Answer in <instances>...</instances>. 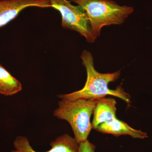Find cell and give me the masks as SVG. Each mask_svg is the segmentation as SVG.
<instances>
[{
    "label": "cell",
    "mask_w": 152,
    "mask_h": 152,
    "mask_svg": "<svg viewBox=\"0 0 152 152\" xmlns=\"http://www.w3.org/2000/svg\"><path fill=\"white\" fill-rule=\"evenodd\" d=\"M81 58L87 72V80L84 87L71 94L58 95V97L69 100L78 99H98L110 95L121 99L128 104L131 103L130 96L125 92L121 86H119L115 90L110 89L108 87L110 83L116 81L119 78L120 71L113 73L99 72L95 69L92 55L86 50L82 53Z\"/></svg>",
    "instance_id": "cell-1"
},
{
    "label": "cell",
    "mask_w": 152,
    "mask_h": 152,
    "mask_svg": "<svg viewBox=\"0 0 152 152\" xmlns=\"http://www.w3.org/2000/svg\"><path fill=\"white\" fill-rule=\"evenodd\" d=\"M80 6L89 21L92 34L96 39L105 26L122 24L133 12L132 7L119 5L111 0H71Z\"/></svg>",
    "instance_id": "cell-2"
},
{
    "label": "cell",
    "mask_w": 152,
    "mask_h": 152,
    "mask_svg": "<svg viewBox=\"0 0 152 152\" xmlns=\"http://www.w3.org/2000/svg\"><path fill=\"white\" fill-rule=\"evenodd\" d=\"M96 103L97 99H61L58 103V108L54 111L53 115L69 124L74 138L80 143L88 140L93 129L91 118Z\"/></svg>",
    "instance_id": "cell-3"
},
{
    "label": "cell",
    "mask_w": 152,
    "mask_h": 152,
    "mask_svg": "<svg viewBox=\"0 0 152 152\" xmlns=\"http://www.w3.org/2000/svg\"><path fill=\"white\" fill-rule=\"evenodd\" d=\"M50 2L51 7L61 14L63 28L77 32L88 42H94L96 39L92 34L88 18L82 7L74 6L67 0H50Z\"/></svg>",
    "instance_id": "cell-4"
},
{
    "label": "cell",
    "mask_w": 152,
    "mask_h": 152,
    "mask_svg": "<svg viewBox=\"0 0 152 152\" xmlns=\"http://www.w3.org/2000/svg\"><path fill=\"white\" fill-rule=\"evenodd\" d=\"M29 7H51L50 0H1L0 28L15 18L21 11Z\"/></svg>",
    "instance_id": "cell-5"
},
{
    "label": "cell",
    "mask_w": 152,
    "mask_h": 152,
    "mask_svg": "<svg viewBox=\"0 0 152 152\" xmlns=\"http://www.w3.org/2000/svg\"><path fill=\"white\" fill-rule=\"evenodd\" d=\"M15 150L18 152H38L33 148L26 137L19 136L13 142ZM51 148L45 152H78L79 143L75 138L68 134L58 137L50 143Z\"/></svg>",
    "instance_id": "cell-6"
},
{
    "label": "cell",
    "mask_w": 152,
    "mask_h": 152,
    "mask_svg": "<svg viewBox=\"0 0 152 152\" xmlns=\"http://www.w3.org/2000/svg\"><path fill=\"white\" fill-rule=\"evenodd\" d=\"M95 130L99 132L110 134L115 137L129 135L133 138L140 139L148 137L147 133L133 129L117 118L101 124Z\"/></svg>",
    "instance_id": "cell-7"
},
{
    "label": "cell",
    "mask_w": 152,
    "mask_h": 152,
    "mask_svg": "<svg viewBox=\"0 0 152 152\" xmlns=\"http://www.w3.org/2000/svg\"><path fill=\"white\" fill-rule=\"evenodd\" d=\"M116 101L111 98H100L97 99L94 110L92 125L96 129L101 124L116 118Z\"/></svg>",
    "instance_id": "cell-8"
},
{
    "label": "cell",
    "mask_w": 152,
    "mask_h": 152,
    "mask_svg": "<svg viewBox=\"0 0 152 152\" xmlns=\"http://www.w3.org/2000/svg\"><path fill=\"white\" fill-rule=\"evenodd\" d=\"M22 84L0 64V94L12 96L20 91Z\"/></svg>",
    "instance_id": "cell-9"
},
{
    "label": "cell",
    "mask_w": 152,
    "mask_h": 152,
    "mask_svg": "<svg viewBox=\"0 0 152 152\" xmlns=\"http://www.w3.org/2000/svg\"><path fill=\"white\" fill-rule=\"evenodd\" d=\"M96 148L94 145L88 140L79 143L78 152H95Z\"/></svg>",
    "instance_id": "cell-10"
},
{
    "label": "cell",
    "mask_w": 152,
    "mask_h": 152,
    "mask_svg": "<svg viewBox=\"0 0 152 152\" xmlns=\"http://www.w3.org/2000/svg\"><path fill=\"white\" fill-rule=\"evenodd\" d=\"M12 152H18L16 150H13V151H12Z\"/></svg>",
    "instance_id": "cell-11"
}]
</instances>
